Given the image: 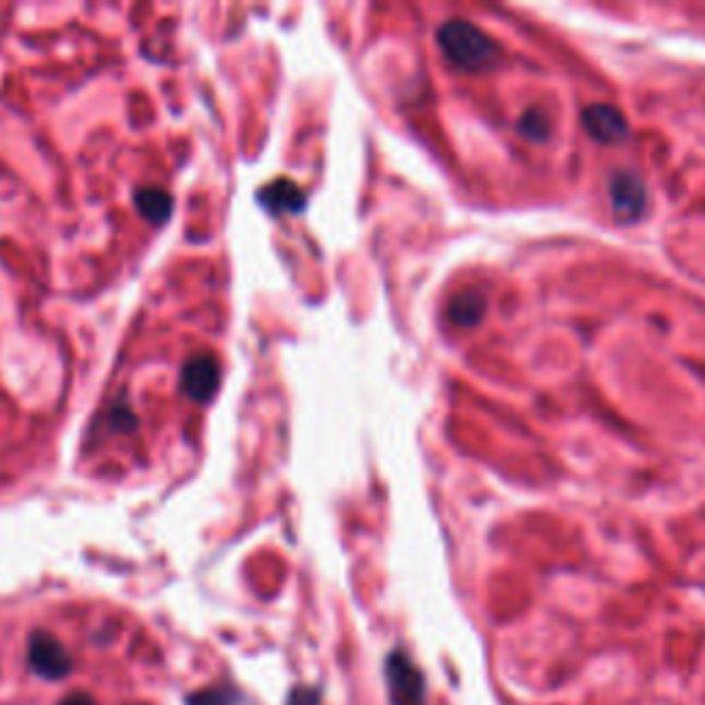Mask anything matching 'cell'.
<instances>
[{
  "label": "cell",
  "instance_id": "cell-1",
  "mask_svg": "<svg viewBox=\"0 0 705 705\" xmlns=\"http://www.w3.org/2000/svg\"><path fill=\"white\" fill-rule=\"evenodd\" d=\"M439 47L452 64L468 72L488 70L502 58L497 41L466 20H450V23L441 25Z\"/></svg>",
  "mask_w": 705,
  "mask_h": 705
},
{
  "label": "cell",
  "instance_id": "cell-2",
  "mask_svg": "<svg viewBox=\"0 0 705 705\" xmlns=\"http://www.w3.org/2000/svg\"><path fill=\"white\" fill-rule=\"evenodd\" d=\"M389 700L392 705H425V678L405 654L394 650L386 659Z\"/></svg>",
  "mask_w": 705,
  "mask_h": 705
},
{
  "label": "cell",
  "instance_id": "cell-3",
  "mask_svg": "<svg viewBox=\"0 0 705 705\" xmlns=\"http://www.w3.org/2000/svg\"><path fill=\"white\" fill-rule=\"evenodd\" d=\"M609 202H612L614 218L631 224V220H640L648 210V188L634 171H620L609 182Z\"/></svg>",
  "mask_w": 705,
  "mask_h": 705
},
{
  "label": "cell",
  "instance_id": "cell-4",
  "mask_svg": "<svg viewBox=\"0 0 705 705\" xmlns=\"http://www.w3.org/2000/svg\"><path fill=\"white\" fill-rule=\"evenodd\" d=\"M28 661L31 670H34L36 676L47 678V681L64 678L67 672L72 670V659L64 650V645H61L56 636L45 634V631H36L28 640Z\"/></svg>",
  "mask_w": 705,
  "mask_h": 705
},
{
  "label": "cell",
  "instance_id": "cell-5",
  "mask_svg": "<svg viewBox=\"0 0 705 705\" xmlns=\"http://www.w3.org/2000/svg\"><path fill=\"white\" fill-rule=\"evenodd\" d=\"M584 128L601 144H618L629 135V122L612 105H590L584 110Z\"/></svg>",
  "mask_w": 705,
  "mask_h": 705
},
{
  "label": "cell",
  "instance_id": "cell-6",
  "mask_svg": "<svg viewBox=\"0 0 705 705\" xmlns=\"http://www.w3.org/2000/svg\"><path fill=\"white\" fill-rule=\"evenodd\" d=\"M220 383V367L218 361L210 359V356H199L191 365L186 367V375H182V389H186L188 397H193L196 403H207L215 392H218Z\"/></svg>",
  "mask_w": 705,
  "mask_h": 705
},
{
  "label": "cell",
  "instance_id": "cell-7",
  "mask_svg": "<svg viewBox=\"0 0 705 705\" xmlns=\"http://www.w3.org/2000/svg\"><path fill=\"white\" fill-rule=\"evenodd\" d=\"M486 314V296L480 289H463L461 296L452 298L450 303V320L461 328H471L477 325Z\"/></svg>",
  "mask_w": 705,
  "mask_h": 705
},
{
  "label": "cell",
  "instance_id": "cell-8",
  "mask_svg": "<svg viewBox=\"0 0 705 705\" xmlns=\"http://www.w3.org/2000/svg\"><path fill=\"white\" fill-rule=\"evenodd\" d=\"M260 199L271 213H296V210L303 207V193L287 180L273 182L271 188L260 193Z\"/></svg>",
  "mask_w": 705,
  "mask_h": 705
},
{
  "label": "cell",
  "instance_id": "cell-9",
  "mask_svg": "<svg viewBox=\"0 0 705 705\" xmlns=\"http://www.w3.org/2000/svg\"><path fill=\"white\" fill-rule=\"evenodd\" d=\"M139 210L152 220V224H163V220L171 215V196L166 191H157V188H150V191L139 193Z\"/></svg>",
  "mask_w": 705,
  "mask_h": 705
},
{
  "label": "cell",
  "instance_id": "cell-10",
  "mask_svg": "<svg viewBox=\"0 0 705 705\" xmlns=\"http://www.w3.org/2000/svg\"><path fill=\"white\" fill-rule=\"evenodd\" d=\"M518 130L529 141H546L549 139V119L540 110H526L524 119L518 122Z\"/></svg>",
  "mask_w": 705,
  "mask_h": 705
},
{
  "label": "cell",
  "instance_id": "cell-11",
  "mask_svg": "<svg viewBox=\"0 0 705 705\" xmlns=\"http://www.w3.org/2000/svg\"><path fill=\"white\" fill-rule=\"evenodd\" d=\"M188 705H238V697L229 689H204L193 694Z\"/></svg>",
  "mask_w": 705,
  "mask_h": 705
},
{
  "label": "cell",
  "instance_id": "cell-12",
  "mask_svg": "<svg viewBox=\"0 0 705 705\" xmlns=\"http://www.w3.org/2000/svg\"><path fill=\"white\" fill-rule=\"evenodd\" d=\"M289 705H320V697L312 689H298V692H292V697H289Z\"/></svg>",
  "mask_w": 705,
  "mask_h": 705
},
{
  "label": "cell",
  "instance_id": "cell-13",
  "mask_svg": "<svg viewBox=\"0 0 705 705\" xmlns=\"http://www.w3.org/2000/svg\"><path fill=\"white\" fill-rule=\"evenodd\" d=\"M61 705H97L88 694H72V697L61 700Z\"/></svg>",
  "mask_w": 705,
  "mask_h": 705
}]
</instances>
